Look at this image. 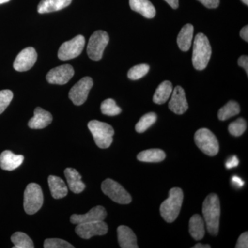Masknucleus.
Masks as SVG:
<instances>
[{
	"mask_svg": "<svg viewBox=\"0 0 248 248\" xmlns=\"http://www.w3.org/2000/svg\"><path fill=\"white\" fill-rule=\"evenodd\" d=\"M203 215L205 226L208 232L212 235H217L219 229L221 206L219 199L216 194L207 196L203 203Z\"/></svg>",
	"mask_w": 248,
	"mask_h": 248,
	"instance_id": "obj_1",
	"label": "nucleus"
},
{
	"mask_svg": "<svg viewBox=\"0 0 248 248\" xmlns=\"http://www.w3.org/2000/svg\"><path fill=\"white\" fill-rule=\"evenodd\" d=\"M184 192L179 187H173L169 192V197L160 206V213L168 223H172L177 219L182 208Z\"/></svg>",
	"mask_w": 248,
	"mask_h": 248,
	"instance_id": "obj_2",
	"label": "nucleus"
},
{
	"mask_svg": "<svg viewBox=\"0 0 248 248\" xmlns=\"http://www.w3.org/2000/svg\"><path fill=\"white\" fill-rule=\"evenodd\" d=\"M212 55V48L208 37L198 33L194 41L192 64L197 71H202L208 66Z\"/></svg>",
	"mask_w": 248,
	"mask_h": 248,
	"instance_id": "obj_3",
	"label": "nucleus"
},
{
	"mask_svg": "<svg viewBox=\"0 0 248 248\" xmlns=\"http://www.w3.org/2000/svg\"><path fill=\"white\" fill-rule=\"evenodd\" d=\"M96 145L99 148H109L113 141L114 129L110 125L97 120H92L88 124Z\"/></svg>",
	"mask_w": 248,
	"mask_h": 248,
	"instance_id": "obj_4",
	"label": "nucleus"
},
{
	"mask_svg": "<svg viewBox=\"0 0 248 248\" xmlns=\"http://www.w3.org/2000/svg\"><path fill=\"white\" fill-rule=\"evenodd\" d=\"M44 203V195L38 184L31 183L26 187L24 195V208L28 215H33L40 210Z\"/></svg>",
	"mask_w": 248,
	"mask_h": 248,
	"instance_id": "obj_5",
	"label": "nucleus"
},
{
	"mask_svg": "<svg viewBox=\"0 0 248 248\" xmlns=\"http://www.w3.org/2000/svg\"><path fill=\"white\" fill-rule=\"evenodd\" d=\"M195 141L197 147L210 156L218 154L219 145L215 135L208 128H201L195 135Z\"/></svg>",
	"mask_w": 248,
	"mask_h": 248,
	"instance_id": "obj_6",
	"label": "nucleus"
},
{
	"mask_svg": "<svg viewBox=\"0 0 248 248\" xmlns=\"http://www.w3.org/2000/svg\"><path fill=\"white\" fill-rule=\"evenodd\" d=\"M109 42V36L104 31H97L90 37L87 46V53L89 58L99 61L102 58L103 53Z\"/></svg>",
	"mask_w": 248,
	"mask_h": 248,
	"instance_id": "obj_7",
	"label": "nucleus"
},
{
	"mask_svg": "<svg viewBox=\"0 0 248 248\" xmlns=\"http://www.w3.org/2000/svg\"><path fill=\"white\" fill-rule=\"evenodd\" d=\"M103 192L113 202L120 204H128L132 202L131 196L119 183L111 179L104 180L102 184Z\"/></svg>",
	"mask_w": 248,
	"mask_h": 248,
	"instance_id": "obj_8",
	"label": "nucleus"
},
{
	"mask_svg": "<svg viewBox=\"0 0 248 248\" xmlns=\"http://www.w3.org/2000/svg\"><path fill=\"white\" fill-rule=\"evenodd\" d=\"M85 42L84 36L79 35L71 40L62 44L59 49V59L66 61L79 56L84 48Z\"/></svg>",
	"mask_w": 248,
	"mask_h": 248,
	"instance_id": "obj_9",
	"label": "nucleus"
},
{
	"mask_svg": "<svg viewBox=\"0 0 248 248\" xmlns=\"http://www.w3.org/2000/svg\"><path fill=\"white\" fill-rule=\"evenodd\" d=\"M93 81L90 77H85L79 80L70 91L68 97L73 104L76 106H81L86 102L89 96L90 91L92 89Z\"/></svg>",
	"mask_w": 248,
	"mask_h": 248,
	"instance_id": "obj_10",
	"label": "nucleus"
},
{
	"mask_svg": "<svg viewBox=\"0 0 248 248\" xmlns=\"http://www.w3.org/2000/svg\"><path fill=\"white\" fill-rule=\"evenodd\" d=\"M108 228L104 221L89 222L78 224L76 228L77 234L84 239H89L94 236L107 234Z\"/></svg>",
	"mask_w": 248,
	"mask_h": 248,
	"instance_id": "obj_11",
	"label": "nucleus"
},
{
	"mask_svg": "<svg viewBox=\"0 0 248 248\" xmlns=\"http://www.w3.org/2000/svg\"><path fill=\"white\" fill-rule=\"evenodd\" d=\"M37 54L35 48L28 47L24 48L15 60L14 68L18 72H25L30 70L37 61Z\"/></svg>",
	"mask_w": 248,
	"mask_h": 248,
	"instance_id": "obj_12",
	"label": "nucleus"
},
{
	"mask_svg": "<svg viewBox=\"0 0 248 248\" xmlns=\"http://www.w3.org/2000/svg\"><path fill=\"white\" fill-rule=\"evenodd\" d=\"M74 74L73 66L69 64L62 65L50 70L47 74L46 80L51 84H66Z\"/></svg>",
	"mask_w": 248,
	"mask_h": 248,
	"instance_id": "obj_13",
	"label": "nucleus"
},
{
	"mask_svg": "<svg viewBox=\"0 0 248 248\" xmlns=\"http://www.w3.org/2000/svg\"><path fill=\"white\" fill-rule=\"evenodd\" d=\"M169 107L170 110L177 115L185 113L188 109V104L186 97V93L184 89L177 86L173 90Z\"/></svg>",
	"mask_w": 248,
	"mask_h": 248,
	"instance_id": "obj_14",
	"label": "nucleus"
},
{
	"mask_svg": "<svg viewBox=\"0 0 248 248\" xmlns=\"http://www.w3.org/2000/svg\"><path fill=\"white\" fill-rule=\"evenodd\" d=\"M107 213L106 209L101 205L94 207L84 215H75L71 217V222L73 224L89 223V222L104 221L107 218Z\"/></svg>",
	"mask_w": 248,
	"mask_h": 248,
	"instance_id": "obj_15",
	"label": "nucleus"
},
{
	"mask_svg": "<svg viewBox=\"0 0 248 248\" xmlns=\"http://www.w3.org/2000/svg\"><path fill=\"white\" fill-rule=\"evenodd\" d=\"M52 121L53 116L50 112L37 107L34 110L33 117L29 122V126L32 129H43L51 124Z\"/></svg>",
	"mask_w": 248,
	"mask_h": 248,
	"instance_id": "obj_16",
	"label": "nucleus"
},
{
	"mask_svg": "<svg viewBox=\"0 0 248 248\" xmlns=\"http://www.w3.org/2000/svg\"><path fill=\"white\" fill-rule=\"evenodd\" d=\"M24 157L23 155H15L10 151H4L0 155V167L5 170H14L22 165Z\"/></svg>",
	"mask_w": 248,
	"mask_h": 248,
	"instance_id": "obj_17",
	"label": "nucleus"
},
{
	"mask_svg": "<svg viewBox=\"0 0 248 248\" xmlns=\"http://www.w3.org/2000/svg\"><path fill=\"white\" fill-rule=\"evenodd\" d=\"M118 242L122 248H138L137 236L128 226H120L117 228Z\"/></svg>",
	"mask_w": 248,
	"mask_h": 248,
	"instance_id": "obj_18",
	"label": "nucleus"
},
{
	"mask_svg": "<svg viewBox=\"0 0 248 248\" xmlns=\"http://www.w3.org/2000/svg\"><path fill=\"white\" fill-rule=\"evenodd\" d=\"M130 8L143 17L152 19L156 15V9L149 0H129Z\"/></svg>",
	"mask_w": 248,
	"mask_h": 248,
	"instance_id": "obj_19",
	"label": "nucleus"
},
{
	"mask_svg": "<svg viewBox=\"0 0 248 248\" xmlns=\"http://www.w3.org/2000/svg\"><path fill=\"white\" fill-rule=\"evenodd\" d=\"M64 174L68 182V187L72 192L79 194L84 190L86 186L81 181V176L76 169L68 168L65 170Z\"/></svg>",
	"mask_w": 248,
	"mask_h": 248,
	"instance_id": "obj_20",
	"label": "nucleus"
},
{
	"mask_svg": "<svg viewBox=\"0 0 248 248\" xmlns=\"http://www.w3.org/2000/svg\"><path fill=\"white\" fill-rule=\"evenodd\" d=\"M72 0H42L37 6L39 14H48L64 9L71 4Z\"/></svg>",
	"mask_w": 248,
	"mask_h": 248,
	"instance_id": "obj_21",
	"label": "nucleus"
},
{
	"mask_svg": "<svg viewBox=\"0 0 248 248\" xmlns=\"http://www.w3.org/2000/svg\"><path fill=\"white\" fill-rule=\"evenodd\" d=\"M48 182L50 192L54 199L59 200L68 195V187L61 178L50 175L49 176Z\"/></svg>",
	"mask_w": 248,
	"mask_h": 248,
	"instance_id": "obj_22",
	"label": "nucleus"
},
{
	"mask_svg": "<svg viewBox=\"0 0 248 248\" xmlns=\"http://www.w3.org/2000/svg\"><path fill=\"white\" fill-rule=\"evenodd\" d=\"M205 221L200 215H194L189 221V232L196 241L204 237L205 233Z\"/></svg>",
	"mask_w": 248,
	"mask_h": 248,
	"instance_id": "obj_23",
	"label": "nucleus"
},
{
	"mask_svg": "<svg viewBox=\"0 0 248 248\" xmlns=\"http://www.w3.org/2000/svg\"><path fill=\"white\" fill-rule=\"evenodd\" d=\"M194 27L187 24L182 28L177 37V45L182 51H188L192 46L193 38Z\"/></svg>",
	"mask_w": 248,
	"mask_h": 248,
	"instance_id": "obj_24",
	"label": "nucleus"
},
{
	"mask_svg": "<svg viewBox=\"0 0 248 248\" xmlns=\"http://www.w3.org/2000/svg\"><path fill=\"white\" fill-rule=\"evenodd\" d=\"M173 86L170 81H164L158 86L153 96V102L156 104H165L172 94Z\"/></svg>",
	"mask_w": 248,
	"mask_h": 248,
	"instance_id": "obj_25",
	"label": "nucleus"
},
{
	"mask_svg": "<svg viewBox=\"0 0 248 248\" xmlns=\"http://www.w3.org/2000/svg\"><path fill=\"white\" fill-rule=\"evenodd\" d=\"M166 158V153L162 150L154 148L146 150L139 153L138 159L142 162L158 163L164 161Z\"/></svg>",
	"mask_w": 248,
	"mask_h": 248,
	"instance_id": "obj_26",
	"label": "nucleus"
},
{
	"mask_svg": "<svg viewBox=\"0 0 248 248\" xmlns=\"http://www.w3.org/2000/svg\"><path fill=\"white\" fill-rule=\"evenodd\" d=\"M240 111L241 108L239 104L234 101H230L218 110V118L221 121H226L239 115Z\"/></svg>",
	"mask_w": 248,
	"mask_h": 248,
	"instance_id": "obj_27",
	"label": "nucleus"
},
{
	"mask_svg": "<svg viewBox=\"0 0 248 248\" xmlns=\"http://www.w3.org/2000/svg\"><path fill=\"white\" fill-rule=\"evenodd\" d=\"M14 248H33L34 244L31 238L25 233L17 232L11 236Z\"/></svg>",
	"mask_w": 248,
	"mask_h": 248,
	"instance_id": "obj_28",
	"label": "nucleus"
},
{
	"mask_svg": "<svg viewBox=\"0 0 248 248\" xmlns=\"http://www.w3.org/2000/svg\"><path fill=\"white\" fill-rule=\"evenodd\" d=\"M157 116L155 112H149L143 116L135 125V130L139 133H143L156 122Z\"/></svg>",
	"mask_w": 248,
	"mask_h": 248,
	"instance_id": "obj_29",
	"label": "nucleus"
},
{
	"mask_svg": "<svg viewBox=\"0 0 248 248\" xmlns=\"http://www.w3.org/2000/svg\"><path fill=\"white\" fill-rule=\"evenodd\" d=\"M101 111L104 115L116 116L120 115L122 109L117 105L114 99H107L101 104Z\"/></svg>",
	"mask_w": 248,
	"mask_h": 248,
	"instance_id": "obj_30",
	"label": "nucleus"
},
{
	"mask_svg": "<svg viewBox=\"0 0 248 248\" xmlns=\"http://www.w3.org/2000/svg\"><path fill=\"white\" fill-rule=\"evenodd\" d=\"M150 70V66L146 63L137 65L129 70L128 77L132 80H138L146 76Z\"/></svg>",
	"mask_w": 248,
	"mask_h": 248,
	"instance_id": "obj_31",
	"label": "nucleus"
},
{
	"mask_svg": "<svg viewBox=\"0 0 248 248\" xmlns=\"http://www.w3.org/2000/svg\"><path fill=\"white\" fill-rule=\"evenodd\" d=\"M247 128V123L244 118H239L237 120L230 124L228 131L234 137L242 135Z\"/></svg>",
	"mask_w": 248,
	"mask_h": 248,
	"instance_id": "obj_32",
	"label": "nucleus"
},
{
	"mask_svg": "<svg viewBox=\"0 0 248 248\" xmlns=\"http://www.w3.org/2000/svg\"><path fill=\"white\" fill-rule=\"evenodd\" d=\"M14 98V93L10 90L0 91V115L4 112Z\"/></svg>",
	"mask_w": 248,
	"mask_h": 248,
	"instance_id": "obj_33",
	"label": "nucleus"
},
{
	"mask_svg": "<svg viewBox=\"0 0 248 248\" xmlns=\"http://www.w3.org/2000/svg\"><path fill=\"white\" fill-rule=\"evenodd\" d=\"M45 248H74V246L63 239H47L44 244Z\"/></svg>",
	"mask_w": 248,
	"mask_h": 248,
	"instance_id": "obj_34",
	"label": "nucleus"
},
{
	"mask_svg": "<svg viewBox=\"0 0 248 248\" xmlns=\"http://www.w3.org/2000/svg\"><path fill=\"white\" fill-rule=\"evenodd\" d=\"M248 248V232L243 233L239 236V239L236 244V248Z\"/></svg>",
	"mask_w": 248,
	"mask_h": 248,
	"instance_id": "obj_35",
	"label": "nucleus"
},
{
	"mask_svg": "<svg viewBox=\"0 0 248 248\" xmlns=\"http://www.w3.org/2000/svg\"><path fill=\"white\" fill-rule=\"evenodd\" d=\"M208 9H216L219 5L220 0H198Z\"/></svg>",
	"mask_w": 248,
	"mask_h": 248,
	"instance_id": "obj_36",
	"label": "nucleus"
},
{
	"mask_svg": "<svg viewBox=\"0 0 248 248\" xmlns=\"http://www.w3.org/2000/svg\"><path fill=\"white\" fill-rule=\"evenodd\" d=\"M238 65L244 68L246 74L248 76V58L247 55H242L238 60Z\"/></svg>",
	"mask_w": 248,
	"mask_h": 248,
	"instance_id": "obj_37",
	"label": "nucleus"
},
{
	"mask_svg": "<svg viewBox=\"0 0 248 248\" xmlns=\"http://www.w3.org/2000/svg\"><path fill=\"white\" fill-rule=\"evenodd\" d=\"M239 161L236 156H232L227 161L226 166L227 169H231L232 168L236 167L239 165Z\"/></svg>",
	"mask_w": 248,
	"mask_h": 248,
	"instance_id": "obj_38",
	"label": "nucleus"
},
{
	"mask_svg": "<svg viewBox=\"0 0 248 248\" xmlns=\"http://www.w3.org/2000/svg\"><path fill=\"white\" fill-rule=\"evenodd\" d=\"M232 182L233 185L235 187H238V188H240V187H242L244 185V181L241 178L237 177V176H233L232 178Z\"/></svg>",
	"mask_w": 248,
	"mask_h": 248,
	"instance_id": "obj_39",
	"label": "nucleus"
},
{
	"mask_svg": "<svg viewBox=\"0 0 248 248\" xmlns=\"http://www.w3.org/2000/svg\"><path fill=\"white\" fill-rule=\"evenodd\" d=\"M240 36H241V38L243 40L246 41V42H248V26H246V27L243 28L241 29V31H240Z\"/></svg>",
	"mask_w": 248,
	"mask_h": 248,
	"instance_id": "obj_40",
	"label": "nucleus"
},
{
	"mask_svg": "<svg viewBox=\"0 0 248 248\" xmlns=\"http://www.w3.org/2000/svg\"><path fill=\"white\" fill-rule=\"evenodd\" d=\"M174 9L179 7V0H165Z\"/></svg>",
	"mask_w": 248,
	"mask_h": 248,
	"instance_id": "obj_41",
	"label": "nucleus"
},
{
	"mask_svg": "<svg viewBox=\"0 0 248 248\" xmlns=\"http://www.w3.org/2000/svg\"><path fill=\"white\" fill-rule=\"evenodd\" d=\"M211 246L210 245H203L202 244H196L192 248H210Z\"/></svg>",
	"mask_w": 248,
	"mask_h": 248,
	"instance_id": "obj_42",
	"label": "nucleus"
},
{
	"mask_svg": "<svg viewBox=\"0 0 248 248\" xmlns=\"http://www.w3.org/2000/svg\"><path fill=\"white\" fill-rule=\"evenodd\" d=\"M10 0H0V4H4V3L9 2Z\"/></svg>",
	"mask_w": 248,
	"mask_h": 248,
	"instance_id": "obj_43",
	"label": "nucleus"
},
{
	"mask_svg": "<svg viewBox=\"0 0 248 248\" xmlns=\"http://www.w3.org/2000/svg\"><path fill=\"white\" fill-rule=\"evenodd\" d=\"M241 1H242L243 3H244V4H246V5H248V0H241Z\"/></svg>",
	"mask_w": 248,
	"mask_h": 248,
	"instance_id": "obj_44",
	"label": "nucleus"
}]
</instances>
